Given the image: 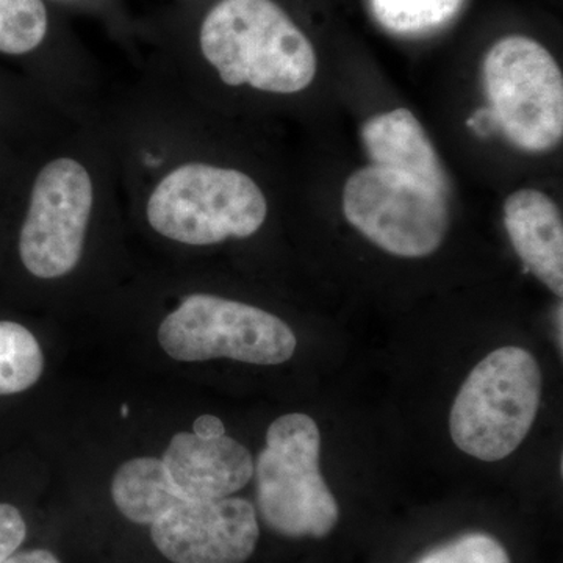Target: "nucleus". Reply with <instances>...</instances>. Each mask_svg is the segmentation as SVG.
<instances>
[{
    "mask_svg": "<svg viewBox=\"0 0 563 563\" xmlns=\"http://www.w3.org/2000/svg\"><path fill=\"white\" fill-rule=\"evenodd\" d=\"M415 563H510V558L495 537L472 532L433 548Z\"/></svg>",
    "mask_w": 563,
    "mask_h": 563,
    "instance_id": "17",
    "label": "nucleus"
},
{
    "mask_svg": "<svg viewBox=\"0 0 563 563\" xmlns=\"http://www.w3.org/2000/svg\"><path fill=\"white\" fill-rule=\"evenodd\" d=\"M343 213L355 231L398 257H428L442 246L448 231L442 192L380 166L351 174L343 188Z\"/></svg>",
    "mask_w": 563,
    "mask_h": 563,
    "instance_id": "8",
    "label": "nucleus"
},
{
    "mask_svg": "<svg viewBox=\"0 0 563 563\" xmlns=\"http://www.w3.org/2000/svg\"><path fill=\"white\" fill-rule=\"evenodd\" d=\"M192 433L201 439H218L225 435L224 422L214 415H202L192 424Z\"/></svg>",
    "mask_w": 563,
    "mask_h": 563,
    "instance_id": "19",
    "label": "nucleus"
},
{
    "mask_svg": "<svg viewBox=\"0 0 563 563\" xmlns=\"http://www.w3.org/2000/svg\"><path fill=\"white\" fill-rule=\"evenodd\" d=\"M111 496L128 520L147 526L187 499L173 484L163 462L152 457L125 462L114 474Z\"/></svg>",
    "mask_w": 563,
    "mask_h": 563,
    "instance_id": "14",
    "label": "nucleus"
},
{
    "mask_svg": "<svg viewBox=\"0 0 563 563\" xmlns=\"http://www.w3.org/2000/svg\"><path fill=\"white\" fill-rule=\"evenodd\" d=\"M470 128L479 135H487L496 128L495 121H493L490 110H477L472 120L468 121Z\"/></svg>",
    "mask_w": 563,
    "mask_h": 563,
    "instance_id": "21",
    "label": "nucleus"
},
{
    "mask_svg": "<svg viewBox=\"0 0 563 563\" xmlns=\"http://www.w3.org/2000/svg\"><path fill=\"white\" fill-rule=\"evenodd\" d=\"M504 225L518 257L558 298L563 295V222L558 203L521 188L504 202Z\"/></svg>",
    "mask_w": 563,
    "mask_h": 563,
    "instance_id": "12",
    "label": "nucleus"
},
{
    "mask_svg": "<svg viewBox=\"0 0 563 563\" xmlns=\"http://www.w3.org/2000/svg\"><path fill=\"white\" fill-rule=\"evenodd\" d=\"M321 435L303 413L277 418L254 463L257 507L272 531L290 539L329 536L340 509L320 470Z\"/></svg>",
    "mask_w": 563,
    "mask_h": 563,
    "instance_id": "5",
    "label": "nucleus"
},
{
    "mask_svg": "<svg viewBox=\"0 0 563 563\" xmlns=\"http://www.w3.org/2000/svg\"><path fill=\"white\" fill-rule=\"evenodd\" d=\"M173 484L191 501H214L242 490L254 477V459L231 437L201 439L181 432L163 455Z\"/></svg>",
    "mask_w": 563,
    "mask_h": 563,
    "instance_id": "10",
    "label": "nucleus"
},
{
    "mask_svg": "<svg viewBox=\"0 0 563 563\" xmlns=\"http://www.w3.org/2000/svg\"><path fill=\"white\" fill-rule=\"evenodd\" d=\"M43 369L36 336L20 322L0 321V396L29 390L38 383Z\"/></svg>",
    "mask_w": 563,
    "mask_h": 563,
    "instance_id": "15",
    "label": "nucleus"
},
{
    "mask_svg": "<svg viewBox=\"0 0 563 563\" xmlns=\"http://www.w3.org/2000/svg\"><path fill=\"white\" fill-rule=\"evenodd\" d=\"M195 63L152 73L188 92L209 79L232 91L285 98L317 77L313 44L276 0H218L199 21Z\"/></svg>",
    "mask_w": 563,
    "mask_h": 563,
    "instance_id": "3",
    "label": "nucleus"
},
{
    "mask_svg": "<svg viewBox=\"0 0 563 563\" xmlns=\"http://www.w3.org/2000/svg\"><path fill=\"white\" fill-rule=\"evenodd\" d=\"M27 536V525L16 507L0 504V563L16 553Z\"/></svg>",
    "mask_w": 563,
    "mask_h": 563,
    "instance_id": "18",
    "label": "nucleus"
},
{
    "mask_svg": "<svg viewBox=\"0 0 563 563\" xmlns=\"http://www.w3.org/2000/svg\"><path fill=\"white\" fill-rule=\"evenodd\" d=\"M122 417H128V406H122Z\"/></svg>",
    "mask_w": 563,
    "mask_h": 563,
    "instance_id": "23",
    "label": "nucleus"
},
{
    "mask_svg": "<svg viewBox=\"0 0 563 563\" xmlns=\"http://www.w3.org/2000/svg\"><path fill=\"white\" fill-rule=\"evenodd\" d=\"M463 0H369L374 18L387 31L413 35L453 20Z\"/></svg>",
    "mask_w": 563,
    "mask_h": 563,
    "instance_id": "16",
    "label": "nucleus"
},
{
    "mask_svg": "<svg viewBox=\"0 0 563 563\" xmlns=\"http://www.w3.org/2000/svg\"><path fill=\"white\" fill-rule=\"evenodd\" d=\"M3 563H62L57 555L46 550L24 551V553H14Z\"/></svg>",
    "mask_w": 563,
    "mask_h": 563,
    "instance_id": "20",
    "label": "nucleus"
},
{
    "mask_svg": "<svg viewBox=\"0 0 563 563\" xmlns=\"http://www.w3.org/2000/svg\"><path fill=\"white\" fill-rule=\"evenodd\" d=\"M362 140L374 166L401 173L446 195L442 161L412 111L396 109L363 124Z\"/></svg>",
    "mask_w": 563,
    "mask_h": 563,
    "instance_id": "13",
    "label": "nucleus"
},
{
    "mask_svg": "<svg viewBox=\"0 0 563 563\" xmlns=\"http://www.w3.org/2000/svg\"><path fill=\"white\" fill-rule=\"evenodd\" d=\"M125 220L151 239L206 250L244 242L268 224L257 176L211 154L203 107L155 77L107 99Z\"/></svg>",
    "mask_w": 563,
    "mask_h": 563,
    "instance_id": "1",
    "label": "nucleus"
},
{
    "mask_svg": "<svg viewBox=\"0 0 563 563\" xmlns=\"http://www.w3.org/2000/svg\"><path fill=\"white\" fill-rule=\"evenodd\" d=\"M257 512L242 498L184 499L151 525L157 550L173 563H244L257 547Z\"/></svg>",
    "mask_w": 563,
    "mask_h": 563,
    "instance_id": "9",
    "label": "nucleus"
},
{
    "mask_svg": "<svg viewBox=\"0 0 563 563\" xmlns=\"http://www.w3.org/2000/svg\"><path fill=\"white\" fill-rule=\"evenodd\" d=\"M485 95L496 128L528 152L554 150L563 136V76L542 44L514 35L484 58Z\"/></svg>",
    "mask_w": 563,
    "mask_h": 563,
    "instance_id": "7",
    "label": "nucleus"
},
{
    "mask_svg": "<svg viewBox=\"0 0 563 563\" xmlns=\"http://www.w3.org/2000/svg\"><path fill=\"white\" fill-rule=\"evenodd\" d=\"M54 35V20L46 0H0V55L32 65V84L70 120L87 121L76 92L46 57Z\"/></svg>",
    "mask_w": 563,
    "mask_h": 563,
    "instance_id": "11",
    "label": "nucleus"
},
{
    "mask_svg": "<svg viewBox=\"0 0 563 563\" xmlns=\"http://www.w3.org/2000/svg\"><path fill=\"white\" fill-rule=\"evenodd\" d=\"M20 177L14 244L32 279H70L96 244L120 233L125 213L103 110L41 144Z\"/></svg>",
    "mask_w": 563,
    "mask_h": 563,
    "instance_id": "2",
    "label": "nucleus"
},
{
    "mask_svg": "<svg viewBox=\"0 0 563 563\" xmlns=\"http://www.w3.org/2000/svg\"><path fill=\"white\" fill-rule=\"evenodd\" d=\"M555 332H558L559 350L562 352V306H559L558 312H555Z\"/></svg>",
    "mask_w": 563,
    "mask_h": 563,
    "instance_id": "22",
    "label": "nucleus"
},
{
    "mask_svg": "<svg viewBox=\"0 0 563 563\" xmlns=\"http://www.w3.org/2000/svg\"><path fill=\"white\" fill-rule=\"evenodd\" d=\"M539 362L523 347L490 352L455 396L450 431L463 453L484 462L509 457L532 429L542 401Z\"/></svg>",
    "mask_w": 563,
    "mask_h": 563,
    "instance_id": "4",
    "label": "nucleus"
},
{
    "mask_svg": "<svg viewBox=\"0 0 563 563\" xmlns=\"http://www.w3.org/2000/svg\"><path fill=\"white\" fill-rule=\"evenodd\" d=\"M162 350L179 362L232 358L254 365L290 361L298 340L277 314L209 291L181 295L157 331Z\"/></svg>",
    "mask_w": 563,
    "mask_h": 563,
    "instance_id": "6",
    "label": "nucleus"
}]
</instances>
